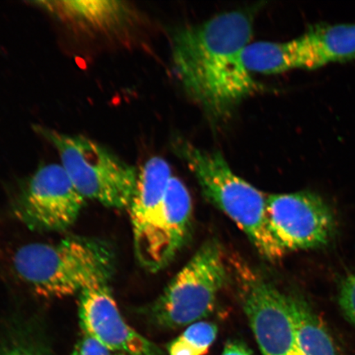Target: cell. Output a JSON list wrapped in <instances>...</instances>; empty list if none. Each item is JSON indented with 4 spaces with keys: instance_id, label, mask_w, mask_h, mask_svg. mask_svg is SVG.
I'll list each match as a JSON object with an SVG mask.
<instances>
[{
    "instance_id": "obj_1",
    "label": "cell",
    "mask_w": 355,
    "mask_h": 355,
    "mask_svg": "<svg viewBox=\"0 0 355 355\" xmlns=\"http://www.w3.org/2000/svg\"><path fill=\"white\" fill-rule=\"evenodd\" d=\"M254 21L248 13H220L173 38V64L182 86L212 119L228 116L261 86L244 63Z\"/></svg>"
},
{
    "instance_id": "obj_2",
    "label": "cell",
    "mask_w": 355,
    "mask_h": 355,
    "mask_svg": "<svg viewBox=\"0 0 355 355\" xmlns=\"http://www.w3.org/2000/svg\"><path fill=\"white\" fill-rule=\"evenodd\" d=\"M114 264L110 244L87 237L26 244L12 257L17 277L35 295L46 299L80 295L108 285Z\"/></svg>"
},
{
    "instance_id": "obj_3",
    "label": "cell",
    "mask_w": 355,
    "mask_h": 355,
    "mask_svg": "<svg viewBox=\"0 0 355 355\" xmlns=\"http://www.w3.org/2000/svg\"><path fill=\"white\" fill-rule=\"evenodd\" d=\"M173 148L196 178L204 196L245 233L263 259L276 261L286 255L270 232L268 195L235 174L219 152H207L180 139Z\"/></svg>"
},
{
    "instance_id": "obj_4",
    "label": "cell",
    "mask_w": 355,
    "mask_h": 355,
    "mask_svg": "<svg viewBox=\"0 0 355 355\" xmlns=\"http://www.w3.org/2000/svg\"><path fill=\"white\" fill-rule=\"evenodd\" d=\"M35 132L60 155V165L86 200L114 209H128L139 171L96 141L39 126Z\"/></svg>"
},
{
    "instance_id": "obj_5",
    "label": "cell",
    "mask_w": 355,
    "mask_h": 355,
    "mask_svg": "<svg viewBox=\"0 0 355 355\" xmlns=\"http://www.w3.org/2000/svg\"><path fill=\"white\" fill-rule=\"evenodd\" d=\"M227 277L220 244L209 239L144 313L155 325L168 329L192 325L213 312Z\"/></svg>"
},
{
    "instance_id": "obj_6",
    "label": "cell",
    "mask_w": 355,
    "mask_h": 355,
    "mask_svg": "<svg viewBox=\"0 0 355 355\" xmlns=\"http://www.w3.org/2000/svg\"><path fill=\"white\" fill-rule=\"evenodd\" d=\"M355 60V24H318L286 42L248 44L244 63L251 73L279 74L292 69L313 70Z\"/></svg>"
},
{
    "instance_id": "obj_7",
    "label": "cell",
    "mask_w": 355,
    "mask_h": 355,
    "mask_svg": "<svg viewBox=\"0 0 355 355\" xmlns=\"http://www.w3.org/2000/svg\"><path fill=\"white\" fill-rule=\"evenodd\" d=\"M244 313L261 355H300L288 297L246 263L235 261Z\"/></svg>"
},
{
    "instance_id": "obj_8",
    "label": "cell",
    "mask_w": 355,
    "mask_h": 355,
    "mask_svg": "<svg viewBox=\"0 0 355 355\" xmlns=\"http://www.w3.org/2000/svg\"><path fill=\"white\" fill-rule=\"evenodd\" d=\"M266 215L270 234L285 254L325 246L334 234V214L312 192L268 195Z\"/></svg>"
},
{
    "instance_id": "obj_9",
    "label": "cell",
    "mask_w": 355,
    "mask_h": 355,
    "mask_svg": "<svg viewBox=\"0 0 355 355\" xmlns=\"http://www.w3.org/2000/svg\"><path fill=\"white\" fill-rule=\"evenodd\" d=\"M86 199L60 164L39 167L30 177L15 205L21 223L37 232H62L77 220Z\"/></svg>"
},
{
    "instance_id": "obj_10",
    "label": "cell",
    "mask_w": 355,
    "mask_h": 355,
    "mask_svg": "<svg viewBox=\"0 0 355 355\" xmlns=\"http://www.w3.org/2000/svg\"><path fill=\"white\" fill-rule=\"evenodd\" d=\"M79 296V324L83 335L92 337L114 354H162L157 345L124 320L108 285L90 288Z\"/></svg>"
},
{
    "instance_id": "obj_11",
    "label": "cell",
    "mask_w": 355,
    "mask_h": 355,
    "mask_svg": "<svg viewBox=\"0 0 355 355\" xmlns=\"http://www.w3.org/2000/svg\"><path fill=\"white\" fill-rule=\"evenodd\" d=\"M192 226V198L183 182L172 176L148 241L135 254L139 263L150 272L166 268L187 243Z\"/></svg>"
},
{
    "instance_id": "obj_12",
    "label": "cell",
    "mask_w": 355,
    "mask_h": 355,
    "mask_svg": "<svg viewBox=\"0 0 355 355\" xmlns=\"http://www.w3.org/2000/svg\"><path fill=\"white\" fill-rule=\"evenodd\" d=\"M33 3L66 24L92 33L119 32L130 26L137 15L130 4L116 0H46Z\"/></svg>"
},
{
    "instance_id": "obj_13",
    "label": "cell",
    "mask_w": 355,
    "mask_h": 355,
    "mask_svg": "<svg viewBox=\"0 0 355 355\" xmlns=\"http://www.w3.org/2000/svg\"><path fill=\"white\" fill-rule=\"evenodd\" d=\"M172 176L170 165L166 159L159 157L149 159L139 171L135 196L128 207L135 254L148 241L155 221L162 209Z\"/></svg>"
},
{
    "instance_id": "obj_14",
    "label": "cell",
    "mask_w": 355,
    "mask_h": 355,
    "mask_svg": "<svg viewBox=\"0 0 355 355\" xmlns=\"http://www.w3.org/2000/svg\"><path fill=\"white\" fill-rule=\"evenodd\" d=\"M287 297L300 355H336L329 332L308 302L298 295Z\"/></svg>"
},
{
    "instance_id": "obj_15",
    "label": "cell",
    "mask_w": 355,
    "mask_h": 355,
    "mask_svg": "<svg viewBox=\"0 0 355 355\" xmlns=\"http://www.w3.org/2000/svg\"><path fill=\"white\" fill-rule=\"evenodd\" d=\"M215 324L200 321L188 327L168 345V355H205L216 339Z\"/></svg>"
},
{
    "instance_id": "obj_16",
    "label": "cell",
    "mask_w": 355,
    "mask_h": 355,
    "mask_svg": "<svg viewBox=\"0 0 355 355\" xmlns=\"http://www.w3.org/2000/svg\"><path fill=\"white\" fill-rule=\"evenodd\" d=\"M0 355H51L41 340L26 331L13 333L0 347Z\"/></svg>"
},
{
    "instance_id": "obj_17",
    "label": "cell",
    "mask_w": 355,
    "mask_h": 355,
    "mask_svg": "<svg viewBox=\"0 0 355 355\" xmlns=\"http://www.w3.org/2000/svg\"><path fill=\"white\" fill-rule=\"evenodd\" d=\"M339 304L345 318L355 327V272L341 283Z\"/></svg>"
},
{
    "instance_id": "obj_18",
    "label": "cell",
    "mask_w": 355,
    "mask_h": 355,
    "mask_svg": "<svg viewBox=\"0 0 355 355\" xmlns=\"http://www.w3.org/2000/svg\"><path fill=\"white\" fill-rule=\"evenodd\" d=\"M71 355H114V353L92 337L83 335L74 346Z\"/></svg>"
},
{
    "instance_id": "obj_19",
    "label": "cell",
    "mask_w": 355,
    "mask_h": 355,
    "mask_svg": "<svg viewBox=\"0 0 355 355\" xmlns=\"http://www.w3.org/2000/svg\"><path fill=\"white\" fill-rule=\"evenodd\" d=\"M221 355H252L248 346L239 340H230L226 343Z\"/></svg>"
},
{
    "instance_id": "obj_20",
    "label": "cell",
    "mask_w": 355,
    "mask_h": 355,
    "mask_svg": "<svg viewBox=\"0 0 355 355\" xmlns=\"http://www.w3.org/2000/svg\"><path fill=\"white\" fill-rule=\"evenodd\" d=\"M114 355H124V354H114Z\"/></svg>"
}]
</instances>
